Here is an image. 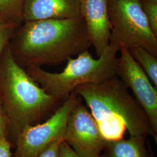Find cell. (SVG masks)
I'll list each match as a JSON object with an SVG mask.
<instances>
[{"label": "cell", "instance_id": "obj_1", "mask_svg": "<svg viewBox=\"0 0 157 157\" xmlns=\"http://www.w3.org/2000/svg\"><path fill=\"white\" fill-rule=\"evenodd\" d=\"M24 69L56 65L88 50L91 43L82 17L24 22L8 44Z\"/></svg>", "mask_w": 157, "mask_h": 157}, {"label": "cell", "instance_id": "obj_2", "mask_svg": "<svg viewBox=\"0 0 157 157\" xmlns=\"http://www.w3.org/2000/svg\"><path fill=\"white\" fill-rule=\"evenodd\" d=\"M74 92L87 107L108 140L130 136H155L146 112L117 75L98 83L80 85Z\"/></svg>", "mask_w": 157, "mask_h": 157}, {"label": "cell", "instance_id": "obj_3", "mask_svg": "<svg viewBox=\"0 0 157 157\" xmlns=\"http://www.w3.org/2000/svg\"><path fill=\"white\" fill-rule=\"evenodd\" d=\"M0 101L8 118L12 145L26 126L43 122L63 102L48 94L16 62L8 45L0 57Z\"/></svg>", "mask_w": 157, "mask_h": 157}, {"label": "cell", "instance_id": "obj_4", "mask_svg": "<svg viewBox=\"0 0 157 157\" xmlns=\"http://www.w3.org/2000/svg\"><path fill=\"white\" fill-rule=\"evenodd\" d=\"M118 52L109 46L101 56L94 58L89 51H84L69 58L66 67L58 73L41 67L25 69L48 94L63 101L80 85L100 83L115 76Z\"/></svg>", "mask_w": 157, "mask_h": 157}, {"label": "cell", "instance_id": "obj_5", "mask_svg": "<svg viewBox=\"0 0 157 157\" xmlns=\"http://www.w3.org/2000/svg\"><path fill=\"white\" fill-rule=\"evenodd\" d=\"M111 24L109 46L119 51L122 47L144 48L157 57V36L153 33L140 0H108Z\"/></svg>", "mask_w": 157, "mask_h": 157}, {"label": "cell", "instance_id": "obj_6", "mask_svg": "<svg viewBox=\"0 0 157 157\" xmlns=\"http://www.w3.org/2000/svg\"><path fill=\"white\" fill-rule=\"evenodd\" d=\"M78 98L73 91L45 121L26 126L17 137L12 157H39L51 143L63 140L67 118Z\"/></svg>", "mask_w": 157, "mask_h": 157}, {"label": "cell", "instance_id": "obj_7", "mask_svg": "<svg viewBox=\"0 0 157 157\" xmlns=\"http://www.w3.org/2000/svg\"><path fill=\"white\" fill-rule=\"evenodd\" d=\"M63 140L78 157H100L106 144L94 118L78 96L67 118Z\"/></svg>", "mask_w": 157, "mask_h": 157}, {"label": "cell", "instance_id": "obj_8", "mask_svg": "<svg viewBox=\"0 0 157 157\" xmlns=\"http://www.w3.org/2000/svg\"><path fill=\"white\" fill-rule=\"evenodd\" d=\"M117 57L116 75L133 92L135 98L148 118L152 130L157 137V88L131 55L122 47Z\"/></svg>", "mask_w": 157, "mask_h": 157}, {"label": "cell", "instance_id": "obj_9", "mask_svg": "<svg viewBox=\"0 0 157 157\" xmlns=\"http://www.w3.org/2000/svg\"><path fill=\"white\" fill-rule=\"evenodd\" d=\"M108 2V0H82L81 15L98 57L107 50L110 43L111 24Z\"/></svg>", "mask_w": 157, "mask_h": 157}, {"label": "cell", "instance_id": "obj_10", "mask_svg": "<svg viewBox=\"0 0 157 157\" xmlns=\"http://www.w3.org/2000/svg\"><path fill=\"white\" fill-rule=\"evenodd\" d=\"M82 0H23V22L81 17Z\"/></svg>", "mask_w": 157, "mask_h": 157}, {"label": "cell", "instance_id": "obj_11", "mask_svg": "<svg viewBox=\"0 0 157 157\" xmlns=\"http://www.w3.org/2000/svg\"><path fill=\"white\" fill-rule=\"evenodd\" d=\"M146 139L130 136L128 139L107 141L100 157H150L146 150Z\"/></svg>", "mask_w": 157, "mask_h": 157}, {"label": "cell", "instance_id": "obj_12", "mask_svg": "<svg viewBox=\"0 0 157 157\" xmlns=\"http://www.w3.org/2000/svg\"><path fill=\"white\" fill-rule=\"evenodd\" d=\"M131 55L157 88V57L144 48L135 47L129 49Z\"/></svg>", "mask_w": 157, "mask_h": 157}, {"label": "cell", "instance_id": "obj_13", "mask_svg": "<svg viewBox=\"0 0 157 157\" xmlns=\"http://www.w3.org/2000/svg\"><path fill=\"white\" fill-rule=\"evenodd\" d=\"M23 0H0V17L21 25Z\"/></svg>", "mask_w": 157, "mask_h": 157}, {"label": "cell", "instance_id": "obj_14", "mask_svg": "<svg viewBox=\"0 0 157 157\" xmlns=\"http://www.w3.org/2000/svg\"><path fill=\"white\" fill-rule=\"evenodd\" d=\"M20 25L0 17V57Z\"/></svg>", "mask_w": 157, "mask_h": 157}, {"label": "cell", "instance_id": "obj_15", "mask_svg": "<svg viewBox=\"0 0 157 157\" xmlns=\"http://www.w3.org/2000/svg\"><path fill=\"white\" fill-rule=\"evenodd\" d=\"M143 10L153 33L157 36V0H140Z\"/></svg>", "mask_w": 157, "mask_h": 157}, {"label": "cell", "instance_id": "obj_16", "mask_svg": "<svg viewBox=\"0 0 157 157\" xmlns=\"http://www.w3.org/2000/svg\"><path fill=\"white\" fill-rule=\"evenodd\" d=\"M10 125L9 121L4 108L0 101V140L6 138L9 140Z\"/></svg>", "mask_w": 157, "mask_h": 157}, {"label": "cell", "instance_id": "obj_17", "mask_svg": "<svg viewBox=\"0 0 157 157\" xmlns=\"http://www.w3.org/2000/svg\"><path fill=\"white\" fill-rule=\"evenodd\" d=\"M62 141L58 140L51 143L41 152L39 157H60V147Z\"/></svg>", "mask_w": 157, "mask_h": 157}, {"label": "cell", "instance_id": "obj_18", "mask_svg": "<svg viewBox=\"0 0 157 157\" xmlns=\"http://www.w3.org/2000/svg\"><path fill=\"white\" fill-rule=\"evenodd\" d=\"M11 143L10 140L3 138L0 140V157H12Z\"/></svg>", "mask_w": 157, "mask_h": 157}, {"label": "cell", "instance_id": "obj_19", "mask_svg": "<svg viewBox=\"0 0 157 157\" xmlns=\"http://www.w3.org/2000/svg\"><path fill=\"white\" fill-rule=\"evenodd\" d=\"M60 157H78L73 149L65 141H62L60 147Z\"/></svg>", "mask_w": 157, "mask_h": 157}, {"label": "cell", "instance_id": "obj_20", "mask_svg": "<svg viewBox=\"0 0 157 157\" xmlns=\"http://www.w3.org/2000/svg\"><path fill=\"white\" fill-rule=\"evenodd\" d=\"M150 157H154V155H153V154H152V151L150 152Z\"/></svg>", "mask_w": 157, "mask_h": 157}]
</instances>
